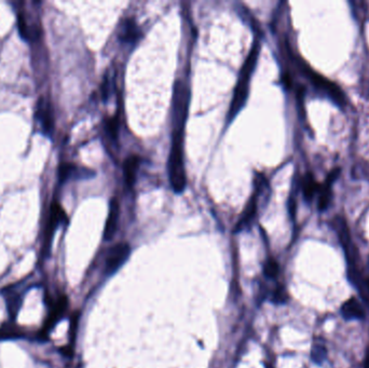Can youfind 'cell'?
<instances>
[{
    "mask_svg": "<svg viewBox=\"0 0 369 368\" xmlns=\"http://www.w3.org/2000/svg\"><path fill=\"white\" fill-rule=\"evenodd\" d=\"M259 50H260V45H259V42L256 41L253 45L250 53L244 62V65L242 67V71L240 74L239 81H238V83H236V86H235L230 108H229V110H228L227 120L229 122H231L234 119V117L238 115L239 111L243 108L246 100H248L251 76L254 72L255 66H256V64H257Z\"/></svg>",
    "mask_w": 369,
    "mask_h": 368,
    "instance_id": "6da1fadb",
    "label": "cell"
},
{
    "mask_svg": "<svg viewBox=\"0 0 369 368\" xmlns=\"http://www.w3.org/2000/svg\"><path fill=\"white\" fill-rule=\"evenodd\" d=\"M183 130H173L172 147L169 157V177L176 194L186 188V170L183 162Z\"/></svg>",
    "mask_w": 369,
    "mask_h": 368,
    "instance_id": "7a4b0ae2",
    "label": "cell"
},
{
    "mask_svg": "<svg viewBox=\"0 0 369 368\" xmlns=\"http://www.w3.org/2000/svg\"><path fill=\"white\" fill-rule=\"evenodd\" d=\"M190 91L182 80H177L173 93V124L174 130H183L188 116Z\"/></svg>",
    "mask_w": 369,
    "mask_h": 368,
    "instance_id": "3957f363",
    "label": "cell"
},
{
    "mask_svg": "<svg viewBox=\"0 0 369 368\" xmlns=\"http://www.w3.org/2000/svg\"><path fill=\"white\" fill-rule=\"evenodd\" d=\"M302 69L306 77L309 78V80L314 84L316 89L326 94L333 103H336L338 105V106H345L346 105L345 93L342 92V90L337 84L329 81L328 79L322 77L321 75L316 74L308 66H302Z\"/></svg>",
    "mask_w": 369,
    "mask_h": 368,
    "instance_id": "277c9868",
    "label": "cell"
},
{
    "mask_svg": "<svg viewBox=\"0 0 369 368\" xmlns=\"http://www.w3.org/2000/svg\"><path fill=\"white\" fill-rule=\"evenodd\" d=\"M36 118L39 121L43 133L47 136H51L54 129V118L52 105L47 98H40L37 104Z\"/></svg>",
    "mask_w": 369,
    "mask_h": 368,
    "instance_id": "5b68a950",
    "label": "cell"
},
{
    "mask_svg": "<svg viewBox=\"0 0 369 368\" xmlns=\"http://www.w3.org/2000/svg\"><path fill=\"white\" fill-rule=\"evenodd\" d=\"M130 245L128 243H118L109 250L106 258V272L113 273L117 271L130 255Z\"/></svg>",
    "mask_w": 369,
    "mask_h": 368,
    "instance_id": "8992f818",
    "label": "cell"
},
{
    "mask_svg": "<svg viewBox=\"0 0 369 368\" xmlns=\"http://www.w3.org/2000/svg\"><path fill=\"white\" fill-rule=\"evenodd\" d=\"M17 29H19L21 37L27 41L38 39L41 34L39 24L30 21L26 12H20L17 15Z\"/></svg>",
    "mask_w": 369,
    "mask_h": 368,
    "instance_id": "52a82bcc",
    "label": "cell"
},
{
    "mask_svg": "<svg viewBox=\"0 0 369 368\" xmlns=\"http://www.w3.org/2000/svg\"><path fill=\"white\" fill-rule=\"evenodd\" d=\"M68 304V300L66 296H60L58 299L52 304L51 311L48 315V319L45 322V326L41 330V335H47L50 331V329L53 328V326L58 322V320L62 318V315L64 314Z\"/></svg>",
    "mask_w": 369,
    "mask_h": 368,
    "instance_id": "ba28073f",
    "label": "cell"
},
{
    "mask_svg": "<svg viewBox=\"0 0 369 368\" xmlns=\"http://www.w3.org/2000/svg\"><path fill=\"white\" fill-rule=\"evenodd\" d=\"M340 174V169L332 170L322 185L319 187V209L320 211H325L331 201V185L332 182L337 179Z\"/></svg>",
    "mask_w": 369,
    "mask_h": 368,
    "instance_id": "9c48e42d",
    "label": "cell"
},
{
    "mask_svg": "<svg viewBox=\"0 0 369 368\" xmlns=\"http://www.w3.org/2000/svg\"><path fill=\"white\" fill-rule=\"evenodd\" d=\"M119 202L116 198H112L109 203V212L108 217L105 225L104 230V239L105 240H111L112 236L115 235L117 231L118 220H119Z\"/></svg>",
    "mask_w": 369,
    "mask_h": 368,
    "instance_id": "30bf717a",
    "label": "cell"
},
{
    "mask_svg": "<svg viewBox=\"0 0 369 368\" xmlns=\"http://www.w3.org/2000/svg\"><path fill=\"white\" fill-rule=\"evenodd\" d=\"M65 220H66V215H65L64 209L62 208L60 205L57 203L52 204L51 211H50V218H49L48 226L46 229V235H45V238H46L45 241H46L47 245L50 244L52 235H53L56 227Z\"/></svg>",
    "mask_w": 369,
    "mask_h": 368,
    "instance_id": "8fae6325",
    "label": "cell"
},
{
    "mask_svg": "<svg viewBox=\"0 0 369 368\" xmlns=\"http://www.w3.org/2000/svg\"><path fill=\"white\" fill-rule=\"evenodd\" d=\"M341 314L347 321L363 320L365 318V310L355 297L350 298L341 306Z\"/></svg>",
    "mask_w": 369,
    "mask_h": 368,
    "instance_id": "7c38bea8",
    "label": "cell"
},
{
    "mask_svg": "<svg viewBox=\"0 0 369 368\" xmlns=\"http://www.w3.org/2000/svg\"><path fill=\"white\" fill-rule=\"evenodd\" d=\"M256 211H257V194H255L251 197L248 204H246L243 214L241 215V218L235 226L236 232H240L243 229H245L246 227L250 226V224L254 220L255 214H256Z\"/></svg>",
    "mask_w": 369,
    "mask_h": 368,
    "instance_id": "4fadbf2b",
    "label": "cell"
},
{
    "mask_svg": "<svg viewBox=\"0 0 369 368\" xmlns=\"http://www.w3.org/2000/svg\"><path fill=\"white\" fill-rule=\"evenodd\" d=\"M140 36V32L137 27V24L134 20L127 19L123 21L119 37L123 42H134Z\"/></svg>",
    "mask_w": 369,
    "mask_h": 368,
    "instance_id": "5bb4252c",
    "label": "cell"
},
{
    "mask_svg": "<svg viewBox=\"0 0 369 368\" xmlns=\"http://www.w3.org/2000/svg\"><path fill=\"white\" fill-rule=\"evenodd\" d=\"M139 162L140 159L137 156H130L125 162V166H123V170H125V179L129 187L134 186Z\"/></svg>",
    "mask_w": 369,
    "mask_h": 368,
    "instance_id": "9a60e30c",
    "label": "cell"
},
{
    "mask_svg": "<svg viewBox=\"0 0 369 368\" xmlns=\"http://www.w3.org/2000/svg\"><path fill=\"white\" fill-rule=\"evenodd\" d=\"M301 187H302V192H303L304 198L306 200H311L316 192L319 191L320 183L315 181L313 175L311 173H308L302 178Z\"/></svg>",
    "mask_w": 369,
    "mask_h": 368,
    "instance_id": "2e32d148",
    "label": "cell"
},
{
    "mask_svg": "<svg viewBox=\"0 0 369 368\" xmlns=\"http://www.w3.org/2000/svg\"><path fill=\"white\" fill-rule=\"evenodd\" d=\"M78 174H79V169L76 165L70 163L62 164L58 169V178L60 182H64L70 177H73Z\"/></svg>",
    "mask_w": 369,
    "mask_h": 368,
    "instance_id": "e0dca14e",
    "label": "cell"
},
{
    "mask_svg": "<svg viewBox=\"0 0 369 368\" xmlns=\"http://www.w3.org/2000/svg\"><path fill=\"white\" fill-rule=\"evenodd\" d=\"M327 357V349L322 343H316L311 351L312 361L316 364H322Z\"/></svg>",
    "mask_w": 369,
    "mask_h": 368,
    "instance_id": "ac0fdd59",
    "label": "cell"
},
{
    "mask_svg": "<svg viewBox=\"0 0 369 368\" xmlns=\"http://www.w3.org/2000/svg\"><path fill=\"white\" fill-rule=\"evenodd\" d=\"M106 129L108 134L111 136L113 141L118 139V132H119V121L117 117L109 118L106 122Z\"/></svg>",
    "mask_w": 369,
    "mask_h": 368,
    "instance_id": "d6986e66",
    "label": "cell"
},
{
    "mask_svg": "<svg viewBox=\"0 0 369 368\" xmlns=\"http://www.w3.org/2000/svg\"><path fill=\"white\" fill-rule=\"evenodd\" d=\"M263 270H265V274L268 278H271V279L275 278L279 274V265H278V262L274 259H271L270 258L266 262L265 267H263Z\"/></svg>",
    "mask_w": 369,
    "mask_h": 368,
    "instance_id": "ffe728a7",
    "label": "cell"
},
{
    "mask_svg": "<svg viewBox=\"0 0 369 368\" xmlns=\"http://www.w3.org/2000/svg\"><path fill=\"white\" fill-rule=\"evenodd\" d=\"M273 300L276 303H284L287 300V294L283 287H279L273 294Z\"/></svg>",
    "mask_w": 369,
    "mask_h": 368,
    "instance_id": "44dd1931",
    "label": "cell"
},
{
    "mask_svg": "<svg viewBox=\"0 0 369 368\" xmlns=\"http://www.w3.org/2000/svg\"><path fill=\"white\" fill-rule=\"evenodd\" d=\"M17 336V330L10 328V327H6V328H0V339L4 338H11V337H15Z\"/></svg>",
    "mask_w": 369,
    "mask_h": 368,
    "instance_id": "7402d4cb",
    "label": "cell"
},
{
    "mask_svg": "<svg viewBox=\"0 0 369 368\" xmlns=\"http://www.w3.org/2000/svg\"><path fill=\"white\" fill-rule=\"evenodd\" d=\"M102 96H103L104 101L108 100V98H109V80H108V77L104 78V81H103V84H102Z\"/></svg>",
    "mask_w": 369,
    "mask_h": 368,
    "instance_id": "603a6c76",
    "label": "cell"
}]
</instances>
